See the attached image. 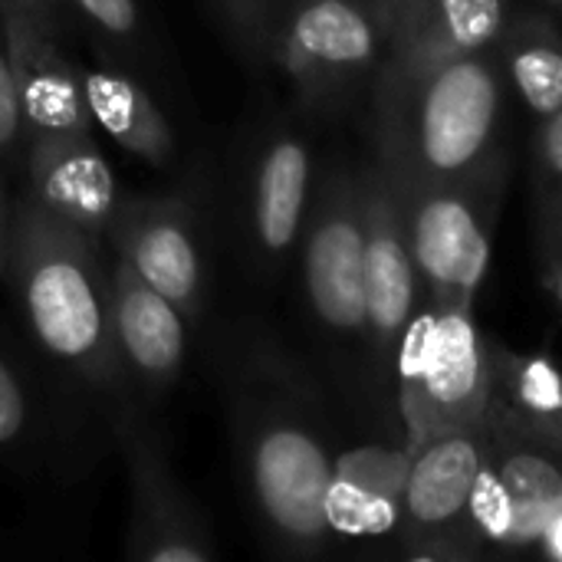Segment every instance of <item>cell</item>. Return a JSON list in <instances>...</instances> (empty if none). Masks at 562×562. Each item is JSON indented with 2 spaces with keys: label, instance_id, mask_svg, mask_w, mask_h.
<instances>
[{
  "label": "cell",
  "instance_id": "cell-17",
  "mask_svg": "<svg viewBox=\"0 0 562 562\" xmlns=\"http://www.w3.org/2000/svg\"><path fill=\"white\" fill-rule=\"evenodd\" d=\"M484 422L562 454V369L543 352H517L491 339V392Z\"/></svg>",
  "mask_w": 562,
  "mask_h": 562
},
{
  "label": "cell",
  "instance_id": "cell-1",
  "mask_svg": "<svg viewBox=\"0 0 562 562\" xmlns=\"http://www.w3.org/2000/svg\"><path fill=\"white\" fill-rule=\"evenodd\" d=\"M224 398L240 477L263 537L290 557L326 550L333 445L313 385L270 339L227 349Z\"/></svg>",
  "mask_w": 562,
  "mask_h": 562
},
{
  "label": "cell",
  "instance_id": "cell-12",
  "mask_svg": "<svg viewBox=\"0 0 562 562\" xmlns=\"http://www.w3.org/2000/svg\"><path fill=\"white\" fill-rule=\"evenodd\" d=\"M316 178L313 145L296 128L273 125L254 142L244 175L240 231L257 277H277L300 247Z\"/></svg>",
  "mask_w": 562,
  "mask_h": 562
},
{
  "label": "cell",
  "instance_id": "cell-14",
  "mask_svg": "<svg viewBox=\"0 0 562 562\" xmlns=\"http://www.w3.org/2000/svg\"><path fill=\"white\" fill-rule=\"evenodd\" d=\"M23 171L26 201L105 244L125 194L95 132L30 138Z\"/></svg>",
  "mask_w": 562,
  "mask_h": 562
},
{
  "label": "cell",
  "instance_id": "cell-16",
  "mask_svg": "<svg viewBox=\"0 0 562 562\" xmlns=\"http://www.w3.org/2000/svg\"><path fill=\"white\" fill-rule=\"evenodd\" d=\"M408 474V445H362L336 454L326 491L333 540H385L398 533Z\"/></svg>",
  "mask_w": 562,
  "mask_h": 562
},
{
  "label": "cell",
  "instance_id": "cell-19",
  "mask_svg": "<svg viewBox=\"0 0 562 562\" xmlns=\"http://www.w3.org/2000/svg\"><path fill=\"white\" fill-rule=\"evenodd\" d=\"M79 76L95 128H102L122 151L151 168H168L175 161L178 138L168 115L125 66H79Z\"/></svg>",
  "mask_w": 562,
  "mask_h": 562
},
{
  "label": "cell",
  "instance_id": "cell-31",
  "mask_svg": "<svg viewBox=\"0 0 562 562\" xmlns=\"http://www.w3.org/2000/svg\"><path fill=\"white\" fill-rule=\"evenodd\" d=\"M540 273H543V283H547V290L553 293V300L560 303L562 310V250L553 257V260H547V263H540Z\"/></svg>",
  "mask_w": 562,
  "mask_h": 562
},
{
  "label": "cell",
  "instance_id": "cell-5",
  "mask_svg": "<svg viewBox=\"0 0 562 562\" xmlns=\"http://www.w3.org/2000/svg\"><path fill=\"white\" fill-rule=\"evenodd\" d=\"M491 392V336L474 306L422 303L395 356V408L405 445L484 418Z\"/></svg>",
  "mask_w": 562,
  "mask_h": 562
},
{
  "label": "cell",
  "instance_id": "cell-22",
  "mask_svg": "<svg viewBox=\"0 0 562 562\" xmlns=\"http://www.w3.org/2000/svg\"><path fill=\"white\" fill-rule=\"evenodd\" d=\"M530 204L540 263L562 250V109L543 119L530 145Z\"/></svg>",
  "mask_w": 562,
  "mask_h": 562
},
{
  "label": "cell",
  "instance_id": "cell-20",
  "mask_svg": "<svg viewBox=\"0 0 562 562\" xmlns=\"http://www.w3.org/2000/svg\"><path fill=\"white\" fill-rule=\"evenodd\" d=\"M491 428V425H487ZM487 468L514 517V547H537L562 497V454L491 428Z\"/></svg>",
  "mask_w": 562,
  "mask_h": 562
},
{
  "label": "cell",
  "instance_id": "cell-10",
  "mask_svg": "<svg viewBox=\"0 0 562 562\" xmlns=\"http://www.w3.org/2000/svg\"><path fill=\"white\" fill-rule=\"evenodd\" d=\"M362 280L369 379L382 395H395V356L422 306V283L392 181L379 158L362 168Z\"/></svg>",
  "mask_w": 562,
  "mask_h": 562
},
{
  "label": "cell",
  "instance_id": "cell-15",
  "mask_svg": "<svg viewBox=\"0 0 562 562\" xmlns=\"http://www.w3.org/2000/svg\"><path fill=\"white\" fill-rule=\"evenodd\" d=\"M112 310L128 389L161 398L184 369L191 323L119 254H112Z\"/></svg>",
  "mask_w": 562,
  "mask_h": 562
},
{
  "label": "cell",
  "instance_id": "cell-26",
  "mask_svg": "<svg viewBox=\"0 0 562 562\" xmlns=\"http://www.w3.org/2000/svg\"><path fill=\"white\" fill-rule=\"evenodd\" d=\"M26 125H23V109H20V92L16 79L10 69L3 30H0V165H23L26 161Z\"/></svg>",
  "mask_w": 562,
  "mask_h": 562
},
{
  "label": "cell",
  "instance_id": "cell-23",
  "mask_svg": "<svg viewBox=\"0 0 562 562\" xmlns=\"http://www.w3.org/2000/svg\"><path fill=\"white\" fill-rule=\"evenodd\" d=\"M43 441V412L23 366L0 346V461L26 468Z\"/></svg>",
  "mask_w": 562,
  "mask_h": 562
},
{
  "label": "cell",
  "instance_id": "cell-13",
  "mask_svg": "<svg viewBox=\"0 0 562 562\" xmlns=\"http://www.w3.org/2000/svg\"><path fill=\"white\" fill-rule=\"evenodd\" d=\"M0 30L20 92L26 138L92 132L95 125L86 105L79 63L59 40L63 26L23 10H0Z\"/></svg>",
  "mask_w": 562,
  "mask_h": 562
},
{
  "label": "cell",
  "instance_id": "cell-29",
  "mask_svg": "<svg viewBox=\"0 0 562 562\" xmlns=\"http://www.w3.org/2000/svg\"><path fill=\"white\" fill-rule=\"evenodd\" d=\"M0 10H23V13L43 16V20L63 26L66 3H63V0H0Z\"/></svg>",
  "mask_w": 562,
  "mask_h": 562
},
{
  "label": "cell",
  "instance_id": "cell-24",
  "mask_svg": "<svg viewBox=\"0 0 562 562\" xmlns=\"http://www.w3.org/2000/svg\"><path fill=\"white\" fill-rule=\"evenodd\" d=\"M82 30L119 59H135L142 53V10L138 0H63Z\"/></svg>",
  "mask_w": 562,
  "mask_h": 562
},
{
  "label": "cell",
  "instance_id": "cell-11",
  "mask_svg": "<svg viewBox=\"0 0 562 562\" xmlns=\"http://www.w3.org/2000/svg\"><path fill=\"white\" fill-rule=\"evenodd\" d=\"M105 247L125 257L142 280L184 313L188 323L204 316L211 260L201 211L191 194H125Z\"/></svg>",
  "mask_w": 562,
  "mask_h": 562
},
{
  "label": "cell",
  "instance_id": "cell-9",
  "mask_svg": "<svg viewBox=\"0 0 562 562\" xmlns=\"http://www.w3.org/2000/svg\"><path fill=\"white\" fill-rule=\"evenodd\" d=\"M115 441L128 474L125 553L142 562H207L217 557L214 533L178 481L165 438L138 402L115 408Z\"/></svg>",
  "mask_w": 562,
  "mask_h": 562
},
{
  "label": "cell",
  "instance_id": "cell-8",
  "mask_svg": "<svg viewBox=\"0 0 562 562\" xmlns=\"http://www.w3.org/2000/svg\"><path fill=\"white\" fill-rule=\"evenodd\" d=\"M487 422L435 431L408 445L398 543L405 557L461 562L484 557L471 524V487L487 451Z\"/></svg>",
  "mask_w": 562,
  "mask_h": 562
},
{
  "label": "cell",
  "instance_id": "cell-7",
  "mask_svg": "<svg viewBox=\"0 0 562 562\" xmlns=\"http://www.w3.org/2000/svg\"><path fill=\"white\" fill-rule=\"evenodd\" d=\"M296 250L313 326L336 349H366L362 171L349 165L319 168Z\"/></svg>",
  "mask_w": 562,
  "mask_h": 562
},
{
  "label": "cell",
  "instance_id": "cell-28",
  "mask_svg": "<svg viewBox=\"0 0 562 562\" xmlns=\"http://www.w3.org/2000/svg\"><path fill=\"white\" fill-rule=\"evenodd\" d=\"M13 224H16V204L7 198V188H3V181H0V280H7V267H10Z\"/></svg>",
  "mask_w": 562,
  "mask_h": 562
},
{
  "label": "cell",
  "instance_id": "cell-25",
  "mask_svg": "<svg viewBox=\"0 0 562 562\" xmlns=\"http://www.w3.org/2000/svg\"><path fill=\"white\" fill-rule=\"evenodd\" d=\"M211 7L250 59H270L290 0H211Z\"/></svg>",
  "mask_w": 562,
  "mask_h": 562
},
{
  "label": "cell",
  "instance_id": "cell-2",
  "mask_svg": "<svg viewBox=\"0 0 562 562\" xmlns=\"http://www.w3.org/2000/svg\"><path fill=\"white\" fill-rule=\"evenodd\" d=\"M105 244L56 221L33 201H16L7 280L36 349L79 389L122 398L128 389L112 310Z\"/></svg>",
  "mask_w": 562,
  "mask_h": 562
},
{
  "label": "cell",
  "instance_id": "cell-32",
  "mask_svg": "<svg viewBox=\"0 0 562 562\" xmlns=\"http://www.w3.org/2000/svg\"><path fill=\"white\" fill-rule=\"evenodd\" d=\"M547 7H562V0H543Z\"/></svg>",
  "mask_w": 562,
  "mask_h": 562
},
{
  "label": "cell",
  "instance_id": "cell-3",
  "mask_svg": "<svg viewBox=\"0 0 562 562\" xmlns=\"http://www.w3.org/2000/svg\"><path fill=\"white\" fill-rule=\"evenodd\" d=\"M497 46L375 76V155L428 181H507Z\"/></svg>",
  "mask_w": 562,
  "mask_h": 562
},
{
  "label": "cell",
  "instance_id": "cell-6",
  "mask_svg": "<svg viewBox=\"0 0 562 562\" xmlns=\"http://www.w3.org/2000/svg\"><path fill=\"white\" fill-rule=\"evenodd\" d=\"M389 40L366 0H290L270 59L313 112H336L382 69Z\"/></svg>",
  "mask_w": 562,
  "mask_h": 562
},
{
  "label": "cell",
  "instance_id": "cell-30",
  "mask_svg": "<svg viewBox=\"0 0 562 562\" xmlns=\"http://www.w3.org/2000/svg\"><path fill=\"white\" fill-rule=\"evenodd\" d=\"M540 553L547 557V560L562 562V497L560 504H557V510H553V517H550V524H547V530H543V537H540Z\"/></svg>",
  "mask_w": 562,
  "mask_h": 562
},
{
  "label": "cell",
  "instance_id": "cell-21",
  "mask_svg": "<svg viewBox=\"0 0 562 562\" xmlns=\"http://www.w3.org/2000/svg\"><path fill=\"white\" fill-rule=\"evenodd\" d=\"M497 59L507 89L524 109L543 122L562 109V33L547 13H524L507 20L497 40Z\"/></svg>",
  "mask_w": 562,
  "mask_h": 562
},
{
  "label": "cell",
  "instance_id": "cell-18",
  "mask_svg": "<svg viewBox=\"0 0 562 562\" xmlns=\"http://www.w3.org/2000/svg\"><path fill=\"white\" fill-rule=\"evenodd\" d=\"M507 20V0H418L408 23L389 43L379 72H412L494 49Z\"/></svg>",
  "mask_w": 562,
  "mask_h": 562
},
{
  "label": "cell",
  "instance_id": "cell-4",
  "mask_svg": "<svg viewBox=\"0 0 562 562\" xmlns=\"http://www.w3.org/2000/svg\"><path fill=\"white\" fill-rule=\"evenodd\" d=\"M385 168L408 247L415 257L422 303L431 306H474L494 247L497 207L507 181H428L375 155Z\"/></svg>",
  "mask_w": 562,
  "mask_h": 562
},
{
  "label": "cell",
  "instance_id": "cell-27",
  "mask_svg": "<svg viewBox=\"0 0 562 562\" xmlns=\"http://www.w3.org/2000/svg\"><path fill=\"white\" fill-rule=\"evenodd\" d=\"M366 7L379 16V23L385 30V40L392 43L398 36V30L408 23V16L415 13L418 0H366Z\"/></svg>",
  "mask_w": 562,
  "mask_h": 562
}]
</instances>
